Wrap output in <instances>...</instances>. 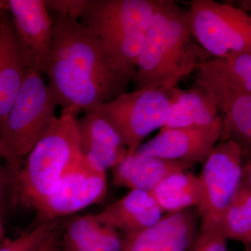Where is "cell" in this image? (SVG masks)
I'll use <instances>...</instances> for the list:
<instances>
[{"mask_svg":"<svg viewBox=\"0 0 251 251\" xmlns=\"http://www.w3.org/2000/svg\"><path fill=\"white\" fill-rule=\"evenodd\" d=\"M46 75L62 113L76 118L127 92L131 77L115 66L100 39L76 18L53 12Z\"/></svg>","mask_w":251,"mask_h":251,"instance_id":"1","label":"cell"},{"mask_svg":"<svg viewBox=\"0 0 251 251\" xmlns=\"http://www.w3.org/2000/svg\"><path fill=\"white\" fill-rule=\"evenodd\" d=\"M210 58L193 36L189 9L157 0L132 81L135 90L173 89Z\"/></svg>","mask_w":251,"mask_h":251,"instance_id":"2","label":"cell"},{"mask_svg":"<svg viewBox=\"0 0 251 251\" xmlns=\"http://www.w3.org/2000/svg\"><path fill=\"white\" fill-rule=\"evenodd\" d=\"M76 119L69 114L56 117L18 172L16 204L34 207L57 187L62 178L82 161Z\"/></svg>","mask_w":251,"mask_h":251,"instance_id":"3","label":"cell"},{"mask_svg":"<svg viewBox=\"0 0 251 251\" xmlns=\"http://www.w3.org/2000/svg\"><path fill=\"white\" fill-rule=\"evenodd\" d=\"M157 0H88L82 24L100 39L115 66L133 78Z\"/></svg>","mask_w":251,"mask_h":251,"instance_id":"4","label":"cell"},{"mask_svg":"<svg viewBox=\"0 0 251 251\" xmlns=\"http://www.w3.org/2000/svg\"><path fill=\"white\" fill-rule=\"evenodd\" d=\"M42 74L36 65L29 68L0 136L1 147L19 170L57 117L58 102Z\"/></svg>","mask_w":251,"mask_h":251,"instance_id":"5","label":"cell"},{"mask_svg":"<svg viewBox=\"0 0 251 251\" xmlns=\"http://www.w3.org/2000/svg\"><path fill=\"white\" fill-rule=\"evenodd\" d=\"M189 10L193 36L211 57L251 52V15L214 0H193Z\"/></svg>","mask_w":251,"mask_h":251,"instance_id":"6","label":"cell"},{"mask_svg":"<svg viewBox=\"0 0 251 251\" xmlns=\"http://www.w3.org/2000/svg\"><path fill=\"white\" fill-rule=\"evenodd\" d=\"M176 87L125 92L95 109L117 127L126 146L127 155L134 154L147 136L166 125Z\"/></svg>","mask_w":251,"mask_h":251,"instance_id":"7","label":"cell"},{"mask_svg":"<svg viewBox=\"0 0 251 251\" xmlns=\"http://www.w3.org/2000/svg\"><path fill=\"white\" fill-rule=\"evenodd\" d=\"M240 149L232 141H219L204 161L200 175L202 199L197 206L202 227H220L221 219L242 184Z\"/></svg>","mask_w":251,"mask_h":251,"instance_id":"8","label":"cell"},{"mask_svg":"<svg viewBox=\"0 0 251 251\" xmlns=\"http://www.w3.org/2000/svg\"><path fill=\"white\" fill-rule=\"evenodd\" d=\"M106 193V173L94 171L81 161L34 207L36 217L33 228L101 202Z\"/></svg>","mask_w":251,"mask_h":251,"instance_id":"9","label":"cell"},{"mask_svg":"<svg viewBox=\"0 0 251 251\" xmlns=\"http://www.w3.org/2000/svg\"><path fill=\"white\" fill-rule=\"evenodd\" d=\"M194 72L196 85L212 99L221 117L219 141L233 142L240 149L244 162L251 161V94L227 85L201 64Z\"/></svg>","mask_w":251,"mask_h":251,"instance_id":"10","label":"cell"},{"mask_svg":"<svg viewBox=\"0 0 251 251\" xmlns=\"http://www.w3.org/2000/svg\"><path fill=\"white\" fill-rule=\"evenodd\" d=\"M33 65L36 64L32 53L23 42L12 16L5 8L0 11V136L28 71Z\"/></svg>","mask_w":251,"mask_h":251,"instance_id":"11","label":"cell"},{"mask_svg":"<svg viewBox=\"0 0 251 251\" xmlns=\"http://www.w3.org/2000/svg\"><path fill=\"white\" fill-rule=\"evenodd\" d=\"M82 161L95 171L106 173L128 154L122 135L111 120L97 109L76 119Z\"/></svg>","mask_w":251,"mask_h":251,"instance_id":"12","label":"cell"},{"mask_svg":"<svg viewBox=\"0 0 251 251\" xmlns=\"http://www.w3.org/2000/svg\"><path fill=\"white\" fill-rule=\"evenodd\" d=\"M223 125L201 128L160 130L152 139L142 144L135 153L170 161L186 162L193 166L204 161L219 143Z\"/></svg>","mask_w":251,"mask_h":251,"instance_id":"13","label":"cell"},{"mask_svg":"<svg viewBox=\"0 0 251 251\" xmlns=\"http://www.w3.org/2000/svg\"><path fill=\"white\" fill-rule=\"evenodd\" d=\"M193 208L168 213L151 227L124 234L123 251H187L198 233Z\"/></svg>","mask_w":251,"mask_h":251,"instance_id":"14","label":"cell"},{"mask_svg":"<svg viewBox=\"0 0 251 251\" xmlns=\"http://www.w3.org/2000/svg\"><path fill=\"white\" fill-rule=\"evenodd\" d=\"M6 9L21 39L31 51L36 67L46 74L53 44V20L44 0H9Z\"/></svg>","mask_w":251,"mask_h":251,"instance_id":"15","label":"cell"},{"mask_svg":"<svg viewBox=\"0 0 251 251\" xmlns=\"http://www.w3.org/2000/svg\"><path fill=\"white\" fill-rule=\"evenodd\" d=\"M62 227V251H123L120 232L97 214L73 216Z\"/></svg>","mask_w":251,"mask_h":251,"instance_id":"16","label":"cell"},{"mask_svg":"<svg viewBox=\"0 0 251 251\" xmlns=\"http://www.w3.org/2000/svg\"><path fill=\"white\" fill-rule=\"evenodd\" d=\"M97 216L123 234L151 227L163 215L152 195L141 190H130L121 199L107 206Z\"/></svg>","mask_w":251,"mask_h":251,"instance_id":"17","label":"cell"},{"mask_svg":"<svg viewBox=\"0 0 251 251\" xmlns=\"http://www.w3.org/2000/svg\"><path fill=\"white\" fill-rule=\"evenodd\" d=\"M186 162L170 161L158 157L134 153L126 155L112 168L114 184L130 190L151 193L167 176L193 167Z\"/></svg>","mask_w":251,"mask_h":251,"instance_id":"18","label":"cell"},{"mask_svg":"<svg viewBox=\"0 0 251 251\" xmlns=\"http://www.w3.org/2000/svg\"><path fill=\"white\" fill-rule=\"evenodd\" d=\"M220 125L222 122L215 103L202 87L195 85L188 90L175 88L169 116L161 130Z\"/></svg>","mask_w":251,"mask_h":251,"instance_id":"19","label":"cell"},{"mask_svg":"<svg viewBox=\"0 0 251 251\" xmlns=\"http://www.w3.org/2000/svg\"><path fill=\"white\" fill-rule=\"evenodd\" d=\"M164 213H175L198 206L203 189L199 176L188 172L173 173L162 180L151 192Z\"/></svg>","mask_w":251,"mask_h":251,"instance_id":"20","label":"cell"},{"mask_svg":"<svg viewBox=\"0 0 251 251\" xmlns=\"http://www.w3.org/2000/svg\"><path fill=\"white\" fill-rule=\"evenodd\" d=\"M220 227L226 239L251 245V189L245 185L226 208Z\"/></svg>","mask_w":251,"mask_h":251,"instance_id":"21","label":"cell"},{"mask_svg":"<svg viewBox=\"0 0 251 251\" xmlns=\"http://www.w3.org/2000/svg\"><path fill=\"white\" fill-rule=\"evenodd\" d=\"M203 67L231 87L251 94V52L234 54L224 58H211Z\"/></svg>","mask_w":251,"mask_h":251,"instance_id":"22","label":"cell"},{"mask_svg":"<svg viewBox=\"0 0 251 251\" xmlns=\"http://www.w3.org/2000/svg\"><path fill=\"white\" fill-rule=\"evenodd\" d=\"M58 221L41 225L14 240H7L0 251H31L58 224Z\"/></svg>","mask_w":251,"mask_h":251,"instance_id":"23","label":"cell"},{"mask_svg":"<svg viewBox=\"0 0 251 251\" xmlns=\"http://www.w3.org/2000/svg\"><path fill=\"white\" fill-rule=\"evenodd\" d=\"M19 170L8 163H0V214L9 210L16 204V183Z\"/></svg>","mask_w":251,"mask_h":251,"instance_id":"24","label":"cell"},{"mask_svg":"<svg viewBox=\"0 0 251 251\" xmlns=\"http://www.w3.org/2000/svg\"><path fill=\"white\" fill-rule=\"evenodd\" d=\"M227 239L219 227H200L190 251H227Z\"/></svg>","mask_w":251,"mask_h":251,"instance_id":"25","label":"cell"},{"mask_svg":"<svg viewBox=\"0 0 251 251\" xmlns=\"http://www.w3.org/2000/svg\"><path fill=\"white\" fill-rule=\"evenodd\" d=\"M48 9L69 17L80 18L88 0H44Z\"/></svg>","mask_w":251,"mask_h":251,"instance_id":"26","label":"cell"},{"mask_svg":"<svg viewBox=\"0 0 251 251\" xmlns=\"http://www.w3.org/2000/svg\"><path fill=\"white\" fill-rule=\"evenodd\" d=\"M62 227L59 223L31 251H58L62 239Z\"/></svg>","mask_w":251,"mask_h":251,"instance_id":"27","label":"cell"},{"mask_svg":"<svg viewBox=\"0 0 251 251\" xmlns=\"http://www.w3.org/2000/svg\"><path fill=\"white\" fill-rule=\"evenodd\" d=\"M242 184L251 189V161L244 162L243 166Z\"/></svg>","mask_w":251,"mask_h":251,"instance_id":"28","label":"cell"},{"mask_svg":"<svg viewBox=\"0 0 251 251\" xmlns=\"http://www.w3.org/2000/svg\"><path fill=\"white\" fill-rule=\"evenodd\" d=\"M230 4L237 6L248 14H251V0H237V1H229Z\"/></svg>","mask_w":251,"mask_h":251,"instance_id":"29","label":"cell"},{"mask_svg":"<svg viewBox=\"0 0 251 251\" xmlns=\"http://www.w3.org/2000/svg\"><path fill=\"white\" fill-rule=\"evenodd\" d=\"M4 238V227L2 224V215L0 214V244L2 242Z\"/></svg>","mask_w":251,"mask_h":251,"instance_id":"30","label":"cell"},{"mask_svg":"<svg viewBox=\"0 0 251 251\" xmlns=\"http://www.w3.org/2000/svg\"><path fill=\"white\" fill-rule=\"evenodd\" d=\"M0 156L1 158H4L6 161H9V157L8 156L7 153H6V151H4V149L1 147V144H0Z\"/></svg>","mask_w":251,"mask_h":251,"instance_id":"31","label":"cell"},{"mask_svg":"<svg viewBox=\"0 0 251 251\" xmlns=\"http://www.w3.org/2000/svg\"><path fill=\"white\" fill-rule=\"evenodd\" d=\"M6 1L4 0H0V11L6 8Z\"/></svg>","mask_w":251,"mask_h":251,"instance_id":"32","label":"cell"}]
</instances>
